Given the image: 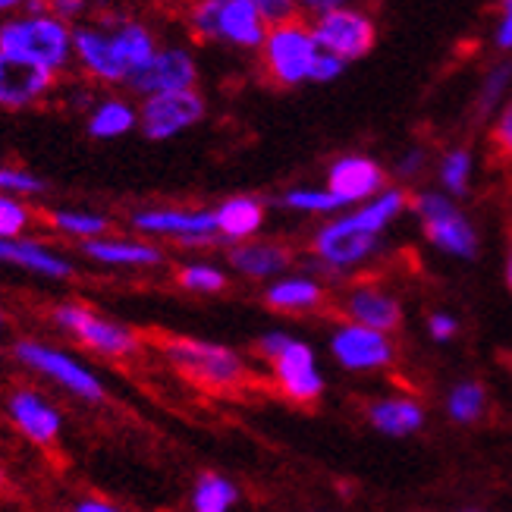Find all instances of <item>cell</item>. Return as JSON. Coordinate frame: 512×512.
Here are the masks:
<instances>
[{"mask_svg":"<svg viewBox=\"0 0 512 512\" xmlns=\"http://www.w3.org/2000/svg\"><path fill=\"white\" fill-rule=\"evenodd\" d=\"M0 51L60 73L73 60V32L51 13H19L0 19Z\"/></svg>","mask_w":512,"mask_h":512,"instance_id":"cell-1","label":"cell"},{"mask_svg":"<svg viewBox=\"0 0 512 512\" xmlns=\"http://www.w3.org/2000/svg\"><path fill=\"white\" fill-rule=\"evenodd\" d=\"M161 352L192 384L214 393H233L252 381L249 365L227 346L192 340V337H167L161 343Z\"/></svg>","mask_w":512,"mask_h":512,"instance_id":"cell-2","label":"cell"},{"mask_svg":"<svg viewBox=\"0 0 512 512\" xmlns=\"http://www.w3.org/2000/svg\"><path fill=\"white\" fill-rule=\"evenodd\" d=\"M264 22L249 0H198L192 7V29L198 35L236 48H264Z\"/></svg>","mask_w":512,"mask_h":512,"instance_id":"cell-3","label":"cell"},{"mask_svg":"<svg viewBox=\"0 0 512 512\" xmlns=\"http://www.w3.org/2000/svg\"><path fill=\"white\" fill-rule=\"evenodd\" d=\"M318 41L315 32L305 29L296 19H283L264 38V63L280 85H299L311 79L318 63Z\"/></svg>","mask_w":512,"mask_h":512,"instance_id":"cell-4","label":"cell"},{"mask_svg":"<svg viewBox=\"0 0 512 512\" xmlns=\"http://www.w3.org/2000/svg\"><path fill=\"white\" fill-rule=\"evenodd\" d=\"M16 359L44 374V377H51L54 384H60L63 390H70L73 396L79 399H88V403H98V399H104V384H101V377L95 371H88L79 359H73L70 352H63V349H54V346H44V343H35V340H22L16 343Z\"/></svg>","mask_w":512,"mask_h":512,"instance_id":"cell-5","label":"cell"},{"mask_svg":"<svg viewBox=\"0 0 512 512\" xmlns=\"http://www.w3.org/2000/svg\"><path fill=\"white\" fill-rule=\"evenodd\" d=\"M415 211L421 217L425 236L434 242L437 249L456 258H475L478 255V233L447 195L425 192L415 198Z\"/></svg>","mask_w":512,"mask_h":512,"instance_id":"cell-6","label":"cell"},{"mask_svg":"<svg viewBox=\"0 0 512 512\" xmlns=\"http://www.w3.org/2000/svg\"><path fill=\"white\" fill-rule=\"evenodd\" d=\"M51 315L66 333H73L79 343H85L88 349H95L101 355H110V359H123V355H132L139 349V337L129 327L107 321L79 302H63Z\"/></svg>","mask_w":512,"mask_h":512,"instance_id":"cell-7","label":"cell"},{"mask_svg":"<svg viewBox=\"0 0 512 512\" xmlns=\"http://www.w3.org/2000/svg\"><path fill=\"white\" fill-rule=\"evenodd\" d=\"M202 117H205V98L195 88H186V92L145 98L139 107V129L151 142H164L192 129Z\"/></svg>","mask_w":512,"mask_h":512,"instance_id":"cell-8","label":"cell"},{"mask_svg":"<svg viewBox=\"0 0 512 512\" xmlns=\"http://www.w3.org/2000/svg\"><path fill=\"white\" fill-rule=\"evenodd\" d=\"M311 32H315V41L324 54H333L340 60L365 57L377 41V29H374L371 16H365L359 10H346V7L321 13Z\"/></svg>","mask_w":512,"mask_h":512,"instance_id":"cell-9","label":"cell"},{"mask_svg":"<svg viewBox=\"0 0 512 512\" xmlns=\"http://www.w3.org/2000/svg\"><path fill=\"white\" fill-rule=\"evenodd\" d=\"M315 255L330 264V267H352L365 261L374 249H377V233L362 227V220L349 214L333 220V224L321 227L315 233V242H311Z\"/></svg>","mask_w":512,"mask_h":512,"instance_id":"cell-10","label":"cell"},{"mask_svg":"<svg viewBox=\"0 0 512 512\" xmlns=\"http://www.w3.org/2000/svg\"><path fill=\"white\" fill-rule=\"evenodd\" d=\"M132 227L148 236H173L189 246L214 242L217 214L214 211H183V208H148L132 214Z\"/></svg>","mask_w":512,"mask_h":512,"instance_id":"cell-11","label":"cell"},{"mask_svg":"<svg viewBox=\"0 0 512 512\" xmlns=\"http://www.w3.org/2000/svg\"><path fill=\"white\" fill-rule=\"evenodd\" d=\"M195 76H198V66L186 48H158V54L129 79V88L139 92L142 98L186 92V88H195Z\"/></svg>","mask_w":512,"mask_h":512,"instance_id":"cell-12","label":"cell"},{"mask_svg":"<svg viewBox=\"0 0 512 512\" xmlns=\"http://www.w3.org/2000/svg\"><path fill=\"white\" fill-rule=\"evenodd\" d=\"M271 368L280 393L293 399V403H315L324 393V381L315 368V352L299 340L289 343L271 362Z\"/></svg>","mask_w":512,"mask_h":512,"instance_id":"cell-13","label":"cell"},{"mask_svg":"<svg viewBox=\"0 0 512 512\" xmlns=\"http://www.w3.org/2000/svg\"><path fill=\"white\" fill-rule=\"evenodd\" d=\"M73 57L79 66L101 82H126L129 85V70L117 51V41L110 29L98 26H79L73 29Z\"/></svg>","mask_w":512,"mask_h":512,"instance_id":"cell-14","label":"cell"},{"mask_svg":"<svg viewBox=\"0 0 512 512\" xmlns=\"http://www.w3.org/2000/svg\"><path fill=\"white\" fill-rule=\"evenodd\" d=\"M330 349L343 362V368H352V371H371V368H384L393 362V343L387 333L362 327V324L340 327L333 333Z\"/></svg>","mask_w":512,"mask_h":512,"instance_id":"cell-15","label":"cell"},{"mask_svg":"<svg viewBox=\"0 0 512 512\" xmlns=\"http://www.w3.org/2000/svg\"><path fill=\"white\" fill-rule=\"evenodd\" d=\"M54 82V73H48L44 66H35L29 60H19L7 51H0V107L22 110L32 107L48 95V88Z\"/></svg>","mask_w":512,"mask_h":512,"instance_id":"cell-16","label":"cell"},{"mask_svg":"<svg viewBox=\"0 0 512 512\" xmlns=\"http://www.w3.org/2000/svg\"><path fill=\"white\" fill-rule=\"evenodd\" d=\"M327 189L340 198L343 205L365 202V198L381 195L384 189V170L377 167L371 158L362 154H346L327 173Z\"/></svg>","mask_w":512,"mask_h":512,"instance_id":"cell-17","label":"cell"},{"mask_svg":"<svg viewBox=\"0 0 512 512\" xmlns=\"http://www.w3.org/2000/svg\"><path fill=\"white\" fill-rule=\"evenodd\" d=\"M7 412L13 418V425L32 443H38V447H51V443L60 437V428H63L60 412L48 403V399H41L32 390H16L7 403Z\"/></svg>","mask_w":512,"mask_h":512,"instance_id":"cell-18","label":"cell"},{"mask_svg":"<svg viewBox=\"0 0 512 512\" xmlns=\"http://www.w3.org/2000/svg\"><path fill=\"white\" fill-rule=\"evenodd\" d=\"M0 264L10 267H22V271L48 277V280H66L73 277V264L66 261L63 255H57L54 249L41 246L35 239H0Z\"/></svg>","mask_w":512,"mask_h":512,"instance_id":"cell-19","label":"cell"},{"mask_svg":"<svg viewBox=\"0 0 512 512\" xmlns=\"http://www.w3.org/2000/svg\"><path fill=\"white\" fill-rule=\"evenodd\" d=\"M343 311L352 324H362V327H371V330H381V333H390L403 324V308L399 302L387 293H377V289H352L349 299L343 302Z\"/></svg>","mask_w":512,"mask_h":512,"instance_id":"cell-20","label":"cell"},{"mask_svg":"<svg viewBox=\"0 0 512 512\" xmlns=\"http://www.w3.org/2000/svg\"><path fill=\"white\" fill-rule=\"evenodd\" d=\"M82 252L107 267H158L164 261L161 249L132 239H85Z\"/></svg>","mask_w":512,"mask_h":512,"instance_id":"cell-21","label":"cell"},{"mask_svg":"<svg viewBox=\"0 0 512 512\" xmlns=\"http://www.w3.org/2000/svg\"><path fill=\"white\" fill-rule=\"evenodd\" d=\"M230 264L246 277H271L293 264V252L277 242H242L230 252Z\"/></svg>","mask_w":512,"mask_h":512,"instance_id":"cell-22","label":"cell"},{"mask_svg":"<svg viewBox=\"0 0 512 512\" xmlns=\"http://www.w3.org/2000/svg\"><path fill=\"white\" fill-rule=\"evenodd\" d=\"M214 214H217V233L224 239H236V242L255 236L264 224L261 202H255V198H249V195L227 198V202L220 205Z\"/></svg>","mask_w":512,"mask_h":512,"instance_id":"cell-23","label":"cell"},{"mask_svg":"<svg viewBox=\"0 0 512 512\" xmlns=\"http://www.w3.org/2000/svg\"><path fill=\"white\" fill-rule=\"evenodd\" d=\"M139 126V110L123 98H104L88 114V136L92 139H120Z\"/></svg>","mask_w":512,"mask_h":512,"instance_id":"cell-24","label":"cell"},{"mask_svg":"<svg viewBox=\"0 0 512 512\" xmlns=\"http://www.w3.org/2000/svg\"><path fill=\"white\" fill-rule=\"evenodd\" d=\"M368 418L377 431H384L390 437H403L412 434L425 425V409L412 399H381L368 409Z\"/></svg>","mask_w":512,"mask_h":512,"instance_id":"cell-25","label":"cell"},{"mask_svg":"<svg viewBox=\"0 0 512 512\" xmlns=\"http://www.w3.org/2000/svg\"><path fill=\"white\" fill-rule=\"evenodd\" d=\"M324 299V289L315 280H280L264 293V302L277 308V311H308V308H318Z\"/></svg>","mask_w":512,"mask_h":512,"instance_id":"cell-26","label":"cell"},{"mask_svg":"<svg viewBox=\"0 0 512 512\" xmlns=\"http://www.w3.org/2000/svg\"><path fill=\"white\" fill-rule=\"evenodd\" d=\"M239 500V491L214 472H205L195 481V494H192V512H227Z\"/></svg>","mask_w":512,"mask_h":512,"instance_id":"cell-27","label":"cell"},{"mask_svg":"<svg viewBox=\"0 0 512 512\" xmlns=\"http://www.w3.org/2000/svg\"><path fill=\"white\" fill-rule=\"evenodd\" d=\"M51 224L54 230L85 242V239H101L110 227V220L95 211H51Z\"/></svg>","mask_w":512,"mask_h":512,"instance_id":"cell-28","label":"cell"},{"mask_svg":"<svg viewBox=\"0 0 512 512\" xmlns=\"http://www.w3.org/2000/svg\"><path fill=\"white\" fill-rule=\"evenodd\" d=\"M406 208V195L399 192V189H387L374 198V202H368L362 211H355V217L362 220V227L374 230V233H381L390 220H396V214Z\"/></svg>","mask_w":512,"mask_h":512,"instance_id":"cell-29","label":"cell"},{"mask_svg":"<svg viewBox=\"0 0 512 512\" xmlns=\"http://www.w3.org/2000/svg\"><path fill=\"white\" fill-rule=\"evenodd\" d=\"M183 289L189 293H220V289H227V274L217 271L211 264H186L180 267V274H176Z\"/></svg>","mask_w":512,"mask_h":512,"instance_id":"cell-30","label":"cell"},{"mask_svg":"<svg viewBox=\"0 0 512 512\" xmlns=\"http://www.w3.org/2000/svg\"><path fill=\"white\" fill-rule=\"evenodd\" d=\"M509 85H512V60H503L497 63L491 73H487L484 85H481V92H478V114H491V110L503 101V95L509 92Z\"/></svg>","mask_w":512,"mask_h":512,"instance_id":"cell-31","label":"cell"},{"mask_svg":"<svg viewBox=\"0 0 512 512\" xmlns=\"http://www.w3.org/2000/svg\"><path fill=\"white\" fill-rule=\"evenodd\" d=\"M286 208H296V211H311V214H327V211H337V208H346L337 195L330 189H293L283 195Z\"/></svg>","mask_w":512,"mask_h":512,"instance_id":"cell-32","label":"cell"},{"mask_svg":"<svg viewBox=\"0 0 512 512\" xmlns=\"http://www.w3.org/2000/svg\"><path fill=\"white\" fill-rule=\"evenodd\" d=\"M469 176H472V154L465 148L450 151L447 158L440 161V183L447 186L453 195H462L469 189Z\"/></svg>","mask_w":512,"mask_h":512,"instance_id":"cell-33","label":"cell"},{"mask_svg":"<svg viewBox=\"0 0 512 512\" xmlns=\"http://www.w3.org/2000/svg\"><path fill=\"white\" fill-rule=\"evenodd\" d=\"M29 220H32V211L22 205L16 195L0 192V239H19L26 233Z\"/></svg>","mask_w":512,"mask_h":512,"instance_id":"cell-34","label":"cell"},{"mask_svg":"<svg viewBox=\"0 0 512 512\" xmlns=\"http://www.w3.org/2000/svg\"><path fill=\"white\" fill-rule=\"evenodd\" d=\"M484 412V390L481 384H459L453 393H450V415L456 421H475L481 418Z\"/></svg>","mask_w":512,"mask_h":512,"instance_id":"cell-35","label":"cell"},{"mask_svg":"<svg viewBox=\"0 0 512 512\" xmlns=\"http://www.w3.org/2000/svg\"><path fill=\"white\" fill-rule=\"evenodd\" d=\"M44 180L29 170H16V167H4L0 164V192H10V195H41Z\"/></svg>","mask_w":512,"mask_h":512,"instance_id":"cell-36","label":"cell"},{"mask_svg":"<svg viewBox=\"0 0 512 512\" xmlns=\"http://www.w3.org/2000/svg\"><path fill=\"white\" fill-rule=\"evenodd\" d=\"M249 4L267 19V22H283V19H289L293 16V10H296V4L299 0H249Z\"/></svg>","mask_w":512,"mask_h":512,"instance_id":"cell-37","label":"cell"},{"mask_svg":"<svg viewBox=\"0 0 512 512\" xmlns=\"http://www.w3.org/2000/svg\"><path fill=\"white\" fill-rule=\"evenodd\" d=\"M346 70V60L340 57H333V54H318V63H315V70H311V82H333L340 73Z\"/></svg>","mask_w":512,"mask_h":512,"instance_id":"cell-38","label":"cell"},{"mask_svg":"<svg viewBox=\"0 0 512 512\" xmlns=\"http://www.w3.org/2000/svg\"><path fill=\"white\" fill-rule=\"evenodd\" d=\"M494 145L506 154V158H512V101L494 126Z\"/></svg>","mask_w":512,"mask_h":512,"instance_id":"cell-39","label":"cell"},{"mask_svg":"<svg viewBox=\"0 0 512 512\" xmlns=\"http://www.w3.org/2000/svg\"><path fill=\"white\" fill-rule=\"evenodd\" d=\"M289 343H293V337H286V333H271V337H264V340L258 343V352L264 355L267 362H274Z\"/></svg>","mask_w":512,"mask_h":512,"instance_id":"cell-40","label":"cell"},{"mask_svg":"<svg viewBox=\"0 0 512 512\" xmlns=\"http://www.w3.org/2000/svg\"><path fill=\"white\" fill-rule=\"evenodd\" d=\"M428 327H431V333H434V340H453V337H456V330H459V324H456L450 315H434Z\"/></svg>","mask_w":512,"mask_h":512,"instance_id":"cell-41","label":"cell"},{"mask_svg":"<svg viewBox=\"0 0 512 512\" xmlns=\"http://www.w3.org/2000/svg\"><path fill=\"white\" fill-rule=\"evenodd\" d=\"M497 44H500L503 51H512V7L503 10L500 29H497Z\"/></svg>","mask_w":512,"mask_h":512,"instance_id":"cell-42","label":"cell"},{"mask_svg":"<svg viewBox=\"0 0 512 512\" xmlns=\"http://www.w3.org/2000/svg\"><path fill=\"white\" fill-rule=\"evenodd\" d=\"M421 164H425V154L421 151H409L403 161H399V176H412V173H418L421 170Z\"/></svg>","mask_w":512,"mask_h":512,"instance_id":"cell-43","label":"cell"},{"mask_svg":"<svg viewBox=\"0 0 512 512\" xmlns=\"http://www.w3.org/2000/svg\"><path fill=\"white\" fill-rule=\"evenodd\" d=\"M73 512H123L117 509L114 503H107V500H82L73 506Z\"/></svg>","mask_w":512,"mask_h":512,"instance_id":"cell-44","label":"cell"},{"mask_svg":"<svg viewBox=\"0 0 512 512\" xmlns=\"http://www.w3.org/2000/svg\"><path fill=\"white\" fill-rule=\"evenodd\" d=\"M299 4L305 7V10H311V13H330V10H337V7H343V0H299Z\"/></svg>","mask_w":512,"mask_h":512,"instance_id":"cell-45","label":"cell"},{"mask_svg":"<svg viewBox=\"0 0 512 512\" xmlns=\"http://www.w3.org/2000/svg\"><path fill=\"white\" fill-rule=\"evenodd\" d=\"M26 4H29V0H0V19H7L10 13L22 10Z\"/></svg>","mask_w":512,"mask_h":512,"instance_id":"cell-46","label":"cell"},{"mask_svg":"<svg viewBox=\"0 0 512 512\" xmlns=\"http://www.w3.org/2000/svg\"><path fill=\"white\" fill-rule=\"evenodd\" d=\"M506 283L512 289V246H509V255H506Z\"/></svg>","mask_w":512,"mask_h":512,"instance_id":"cell-47","label":"cell"},{"mask_svg":"<svg viewBox=\"0 0 512 512\" xmlns=\"http://www.w3.org/2000/svg\"><path fill=\"white\" fill-rule=\"evenodd\" d=\"M500 7H503V10H509V7H512V0H500Z\"/></svg>","mask_w":512,"mask_h":512,"instance_id":"cell-48","label":"cell"},{"mask_svg":"<svg viewBox=\"0 0 512 512\" xmlns=\"http://www.w3.org/2000/svg\"><path fill=\"white\" fill-rule=\"evenodd\" d=\"M0 484H4V469H0Z\"/></svg>","mask_w":512,"mask_h":512,"instance_id":"cell-49","label":"cell"},{"mask_svg":"<svg viewBox=\"0 0 512 512\" xmlns=\"http://www.w3.org/2000/svg\"><path fill=\"white\" fill-rule=\"evenodd\" d=\"M0 330H4V315H0Z\"/></svg>","mask_w":512,"mask_h":512,"instance_id":"cell-50","label":"cell"}]
</instances>
